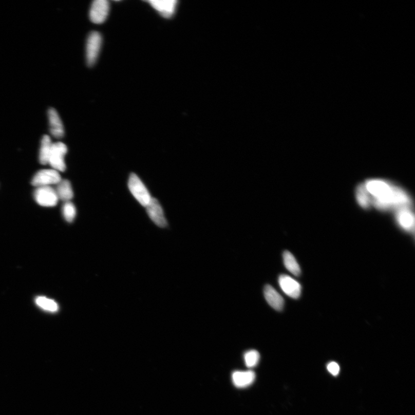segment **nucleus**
Here are the masks:
<instances>
[{"label":"nucleus","mask_w":415,"mask_h":415,"mask_svg":"<svg viewBox=\"0 0 415 415\" xmlns=\"http://www.w3.org/2000/svg\"><path fill=\"white\" fill-rule=\"evenodd\" d=\"M364 185L371 197V205L382 211L398 210L411 207V197L404 190L388 181L370 180Z\"/></svg>","instance_id":"1"},{"label":"nucleus","mask_w":415,"mask_h":415,"mask_svg":"<svg viewBox=\"0 0 415 415\" xmlns=\"http://www.w3.org/2000/svg\"><path fill=\"white\" fill-rule=\"evenodd\" d=\"M128 187L132 195L141 205L146 207L148 205L153 197L144 183L136 174H130Z\"/></svg>","instance_id":"2"},{"label":"nucleus","mask_w":415,"mask_h":415,"mask_svg":"<svg viewBox=\"0 0 415 415\" xmlns=\"http://www.w3.org/2000/svg\"><path fill=\"white\" fill-rule=\"evenodd\" d=\"M67 152V145L63 143L58 142L52 144L49 163L55 171L61 172L65 171L64 158Z\"/></svg>","instance_id":"3"},{"label":"nucleus","mask_w":415,"mask_h":415,"mask_svg":"<svg viewBox=\"0 0 415 415\" xmlns=\"http://www.w3.org/2000/svg\"><path fill=\"white\" fill-rule=\"evenodd\" d=\"M102 37L100 33L92 32L89 35L86 44V61L88 66H92L96 63L100 54Z\"/></svg>","instance_id":"4"},{"label":"nucleus","mask_w":415,"mask_h":415,"mask_svg":"<svg viewBox=\"0 0 415 415\" xmlns=\"http://www.w3.org/2000/svg\"><path fill=\"white\" fill-rule=\"evenodd\" d=\"M61 180L60 174L55 169H41L32 178L31 184L37 187L47 186L55 184L58 185Z\"/></svg>","instance_id":"5"},{"label":"nucleus","mask_w":415,"mask_h":415,"mask_svg":"<svg viewBox=\"0 0 415 415\" xmlns=\"http://www.w3.org/2000/svg\"><path fill=\"white\" fill-rule=\"evenodd\" d=\"M34 196L37 204L46 207L55 206L59 200L55 190L49 186L37 187Z\"/></svg>","instance_id":"6"},{"label":"nucleus","mask_w":415,"mask_h":415,"mask_svg":"<svg viewBox=\"0 0 415 415\" xmlns=\"http://www.w3.org/2000/svg\"><path fill=\"white\" fill-rule=\"evenodd\" d=\"M109 3L106 0H96L91 5L89 17L96 24H101L105 22L109 12Z\"/></svg>","instance_id":"7"},{"label":"nucleus","mask_w":415,"mask_h":415,"mask_svg":"<svg viewBox=\"0 0 415 415\" xmlns=\"http://www.w3.org/2000/svg\"><path fill=\"white\" fill-rule=\"evenodd\" d=\"M147 214L153 222L159 228H166L167 221L165 218L164 211L158 200L152 198L148 205L145 207Z\"/></svg>","instance_id":"8"},{"label":"nucleus","mask_w":415,"mask_h":415,"mask_svg":"<svg viewBox=\"0 0 415 415\" xmlns=\"http://www.w3.org/2000/svg\"><path fill=\"white\" fill-rule=\"evenodd\" d=\"M279 284L282 291L293 299H298L301 294V286L289 276L282 275L279 278Z\"/></svg>","instance_id":"9"},{"label":"nucleus","mask_w":415,"mask_h":415,"mask_svg":"<svg viewBox=\"0 0 415 415\" xmlns=\"http://www.w3.org/2000/svg\"><path fill=\"white\" fill-rule=\"evenodd\" d=\"M411 207L403 208L397 210L395 214L396 221L405 231L413 232L414 227V214L411 210Z\"/></svg>","instance_id":"10"},{"label":"nucleus","mask_w":415,"mask_h":415,"mask_svg":"<svg viewBox=\"0 0 415 415\" xmlns=\"http://www.w3.org/2000/svg\"><path fill=\"white\" fill-rule=\"evenodd\" d=\"M148 3L160 15L169 18L175 12L177 2L175 0H150Z\"/></svg>","instance_id":"11"},{"label":"nucleus","mask_w":415,"mask_h":415,"mask_svg":"<svg viewBox=\"0 0 415 415\" xmlns=\"http://www.w3.org/2000/svg\"><path fill=\"white\" fill-rule=\"evenodd\" d=\"M50 133L55 138L61 139L64 136V128L58 111L53 108L48 111Z\"/></svg>","instance_id":"12"},{"label":"nucleus","mask_w":415,"mask_h":415,"mask_svg":"<svg viewBox=\"0 0 415 415\" xmlns=\"http://www.w3.org/2000/svg\"><path fill=\"white\" fill-rule=\"evenodd\" d=\"M263 292L267 303L272 308L277 311H281L284 309V299L278 293L274 288L270 285H267L264 288Z\"/></svg>","instance_id":"13"},{"label":"nucleus","mask_w":415,"mask_h":415,"mask_svg":"<svg viewBox=\"0 0 415 415\" xmlns=\"http://www.w3.org/2000/svg\"><path fill=\"white\" fill-rule=\"evenodd\" d=\"M255 373L253 371H235L232 375L233 383L238 388H245L251 385L255 380Z\"/></svg>","instance_id":"14"},{"label":"nucleus","mask_w":415,"mask_h":415,"mask_svg":"<svg viewBox=\"0 0 415 415\" xmlns=\"http://www.w3.org/2000/svg\"><path fill=\"white\" fill-rule=\"evenodd\" d=\"M59 199L64 202L70 201L73 197V192L71 183L67 180H61L55 188Z\"/></svg>","instance_id":"15"},{"label":"nucleus","mask_w":415,"mask_h":415,"mask_svg":"<svg viewBox=\"0 0 415 415\" xmlns=\"http://www.w3.org/2000/svg\"><path fill=\"white\" fill-rule=\"evenodd\" d=\"M51 143L50 138L48 135L44 136L41 141V148L40 152V162L42 164L45 165L49 163V159L51 152Z\"/></svg>","instance_id":"16"},{"label":"nucleus","mask_w":415,"mask_h":415,"mask_svg":"<svg viewBox=\"0 0 415 415\" xmlns=\"http://www.w3.org/2000/svg\"><path fill=\"white\" fill-rule=\"evenodd\" d=\"M35 301L40 308L47 312L55 313L59 310L58 304L54 300L46 298V297L37 296Z\"/></svg>","instance_id":"17"},{"label":"nucleus","mask_w":415,"mask_h":415,"mask_svg":"<svg viewBox=\"0 0 415 415\" xmlns=\"http://www.w3.org/2000/svg\"><path fill=\"white\" fill-rule=\"evenodd\" d=\"M356 198L358 204L363 209H369L371 205V197L367 192L364 184L358 185L356 190Z\"/></svg>","instance_id":"18"},{"label":"nucleus","mask_w":415,"mask_h":415,"mask_svg":"<svg viewBox=\"0 0 415 415\" xmlns=\"http://www.w3.org/2000/svg\"><path fill=\"white\" fill-rule=\"evenodd\" d=\"M284 261L285 266L287 270L292 274L298 276L300 274V268L296 258L289 251H285L284 253Z\"/></svg>","instance_id":"19"},{"label":"nucleus","mask_w":415,"mask_h":415,"mask_svg":"<svg viewBox=\"0 0 415 415\" xmlns=\"http://www.w3.org/2000/svg\"><path fill=\"white\" fill-rule=\"evenodd\" d=\"M63 214L66 221L68 223L73 222L77 215V209L72 202H65L63 206Z\"/></svg>","instance_id":"20"},{"label":"nucleus","mask_w":415,"mask_h":415,"mask_svg":"<svg viewBox=\"0 0 415 415\" xmlns=\"http://www.w3.org/2000/svg\"><path fill=\"white\" fill-rule=\"evenodd\" d=\"M245 364L249 368L256 366L259 360V353L256 350H251L244 353Z\"/></svg>","instance_id":"21"},{"label":"nucleus","mask_w":415,"mask_h":415,"mask_svg":"<svg viewBox=\"0 0 415 415\" xmlns=\"http://www.w3.org/2000/svg\"><path fill=\"white\" fill-rule=\"evenodd\" d=\"M327 369L330 373L334 376H336L339 373V367L336 362L329 363L328 365Z\"/></svg>","instance_id":"22"}]
</instances>
